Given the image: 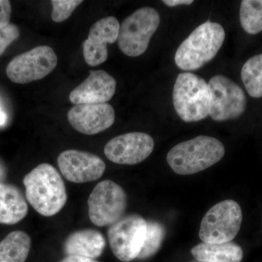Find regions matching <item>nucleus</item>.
I'll return each instance as SVG.
<instances>
[{
	"mask_svg": "<svg viewBox=\"0 0 262 262\" xmlns=\"http://www.w3.org/2000/svg\"><path fill=\"white\" fill-rule=\"evenodd\" d=\"M127 203L126 193L119 184L111 180L102 181L88 200L90 220L98 227L111 226L122 218Z\"/></svg>",
	"mask_w": 262,
	"mask_h": 262,
	"instance_id": "nucleus-7",
	"label": "nucleus"
},
{
	"mask_svg": "<svg viewBox=\"0 0 262 262\" xmlns=\"http://www.w3.org/2000/svg\"><path fill=\"white\" fill-rule=\"evenodd\" d=\"M5 169L3 168V165L0 164V182L3 180L5 177Z\"/></svg>",
	"mask_w": 262,
	"mask_h": 262,
	"instance_id": "nucleus-29",
	"label": "nucleus"
},
{
	"mask_svg": "<svg viewBox=\"0 0 262 262\" xmlns=\"http://www.w3.org/2000/svg\"><path fill=\"white\" fill-rule=\"evenodd\" d=\"M146 230L147 222L137 214L125 215L110 226L108 238L114 255L123 262L137 258L145 241Z\"/></svg>",
	"mask_w": 262,
	"mask_h": 262,
	"instance_id": "nucleus-8",
	"label": "nucleus"
},
{
	"mask_svg": "<svg viewBox=\"0 0 262 262\" xmlns=\"http://www.w3.org/2000/svg\"><path fill=\"white\" fill-rule=\"evenodd\" d=\"M173 101L176 112L184 122L201 121L209 115L208 84L194 74H179L174 84Z\"/></svg>",
	"mask_w": 262,
	"mask_h": 262,
	"instance_id": "nucleus-4",
	"label": "nucleus"
},
{
	"mask_svg": "<svg viewBox=\"0 0 262 262\" xmlns=\"http://www.w3.org/2000/svg\"><path fill=\"white\" fill-rule=\"evenodd\" d=\"M57 63L58 58L51 47L37 46L13 58L7 67L6 74L15 83H29L49 75Z\"/></svg>",
	"mask_w": 262,
	"mask_h": 262,
	"instance_id": "nucleus-10",
	"label": "nucleus"
},
{
	"mask_svg": "<svg viewBox=\"0 0 262 262\" xmlns=\"http://www.w3.org/2000/svg\"><path fill=\"white\" fill-rule=\"evenodd\" d=\"M82 3V0H53L51 1L53 7L52 20L56 23L64 21Z\"/></svg>",
	"mask_w": 262,
	"mask_h": 262,
	"instance_id": "nucleus-23",
	"label": "nucleus"
},
{
	"mask_svg": "<svg viewBox=\"0 0 262 262\" xmlns=\"http://www.w3.org/2000/svg\"><path fill=\"white\" fill-rule=\"evenodd\" d=\"M120 27L118 20L114 16L100 19L93 24L89 37L82 43L84 61L88 64L96 67L106 61L107 44L116 42Z\"/></svg>",
	"mask_w": 262,
	"mask_h": 262,
	"instance_id": "nucleus-13",
	"label": "nucleus"
},
{
	"mask_svg": "<svg viewBox=\"0 0 262 262\" xmlns=\"http://www.w3.org/2000/svg\"><path fill=\"white\" fill-rule=\"evenodd\" d=\"M60 262H98L93 258L82 257L77 256H67Z\"/></svg>",
	"mask_w": 262,
	"mask_h": 262,
	"instance_id": "nucleus-26",
	"label": "nucleus"
},
{
	"mask_svg": "<svg viewBox=\"0 0 262 262\" xmlns=\"http://www.w3.org/2000/svg\"><path fill=\"white\" fill-rule=\"evenodd\" d=\"M116 91V80L103 70L90 71L89 77L70 94L75 105L106 103Z\"/></svg>",
	"mask_w": 262,
	"mask_h": 262,
	"instance_id": "nucleus-15",
	"label": "nucleus"
},
{
	"mask_svg": "<svg viewBox=\"0 0 262 262\" xmlns=\"http://www.w3.org/2000/svg\"><path fill=\"white\" fill-rule=\"evenodd\" d=\"M191 253L201 262H241L244 257L242 248L232 242L201 243L193 247Z\"/></svg>",
	"mask_w": 262,
	"mask_h": 262,
	"instance_id": "nucleus-18",
	"label": "nucleus"
},
{
	"mask_svg": "<svg viewBox=\"0 0 262 262\" xmlns=\"http://www.w3.org/2000/svg\"><path fill=\"white\" fill-rule=\"evenodd\" d=\"M165 236V227L161 224L155 221L148 222L145 241L137 258L146 259L154 256L161 248Z\"/></svg>",
	"mask_w": 262,
	"mask_h": 262,
	"instance_id": "nucleus-22",
	"label": "nucleus"
},
{
	"mask_svg": "<svg viewBox=\"0 0 262 262\" xmlns=\"http://www.w3.org/2000/svg\"><path fill=\"white\" fill-rule=\"evenodd\" d=\"M225 154V146L220 140L200 136L173 146L167 155V162L176 173L192 175L219 163Z\"/></svg>",
	"mask_w": 262,
	"mask_h": 262,
	"instance_id": "nucleus-2",
	"label": "nucleus"
},
{
	"mask_svg": "<svg viewBox=\"0 0 262 262\" xmlns=\"http://www.w3.org/2000/svg\"><path fill=\"white\" fill-rule=\"evenodd\" d=\"M106 241L99 231L93 229L76 231L67 237L63 250L67 256L96 258L102 254Z\"/></svg>",
	"mask_w": 262,
	"mask_h": 262,
	"instance_id": "nucleus-16",
	"label": "nucleus"
},
{
	"mask_svg": "<svg viewBox=\"0 0 262 262\" xmlns=\"http://www.w3.org/2000/svg\"><path fill=\"white\" fill-rule=\"evenodd\" d=\"M11 4L8 0H0V27L10 24L11 17Z\"/></svg>",
	"mask_w": 262,
	"mask_h": 262,
	"instance_id": "nucleus-25",
	"label": "nucleus"
},
{
	"mask_svg": "<svg viewBox=\"0 0 262 262\" xmlns=\"http://www.w3.org/2000/svg\"><path fill=\"white\" fill-rule=\"evenodd\" d=\"M225 31L220 24H201L179 46L176 64L183 71H194L211 61L225 42Z\"/></svg>",
	"mask_w": 262,
	"mask_h": 262,
	"instance_id": "nucleus-3",
	"label": "nucleus"
},
{
	"mask_svg": "<svg viewBox=\"0 0 262 262\" xmlns=\"http://www.w3.org/2000/svg\"><path fill=\"white\" fill-rule=\"evenodd\" d=\"M19 36L20 30L15 24L10 23L5 27H0V56L8 46L18 39Z\"/></svg>",
	"mask_w": 262,
	"mask_h": 262,
	"instance_id": "nucleus-24",
	"label": "nucleus"
},
{
	"mask_svg": "<svg viewBox=\"0 0 262 262\" xmlns=\"http://www.w3.org/2000/svg\"><path fill=\"white\" fill-rule=\"evenodd\" d=\"M243 213L237 202L227 200L208 210L201 222L199 237L206 244L231 242L238 234Z\"/></svg>",
	"mask_w": 262,
	"mask_h": 262,
	"instance_id": "nucleus-6",
	"label": "nucleus"
},
{
	"mask_svg": "<svg viewBox=\"0 0 262 262\" xmlns=\"http://www.w3.org/2000/svg\"><path fill=\"white\" fill-rule=\"evenodd\" d=\"M154 147V140L149 134L127 133L108 141L104 147V154L113 163L136 165L146 160Z\"/></svg>",
	"mask_w": 262,
	"mask_h": 262,
	"instance_id": "nucleus-11",
	"label": "nucleus"
},
{
	"mask_svg": "<svg viewBox=\"0 0 262 262\" xmlns=\"http://www.w3.org/2000/svg\"><path fill=\"white\" fill-rule=\"evenodd\" d=\"M28 205L18 187L0 182V224L15 225L27 216Z\"/></svg>",
	"mask_w": 262,
	"mask_h": 262,
	"instance_id": "nucleus-17",
	"label": "nucleus"
},
{
	"mask_svg": "<svg viewBox=\"0 0 262 262\" xmlns=\"http://www.w3.org/2000/svg\"><path fill=\"white\" fill-rule=\"evenodd\" d=\"M160 22L159 13L154 8L146 7L136 10L120 25L119 48L127 56H141L149 47Z\"/></svg>",
	"mask_w": 262,
	"mask_h": 262,
	"instance_id": "nucleus-5",
	"label": "nucleus"
},
{
	"mask_svg": "<svg viewBox=\"0 0 262 262\" xmlns=\"http://www.w3.org/2000/svg\"><path fill=\"white\" fill-rule=\"evenodd\" d=\"M163 3L168 7H176L178 5H191L194 3V1L192 0H164Z\"/></svg>",
	"mask_w": 262,
	"mask_h": 262,
	"instance_id": "nucleus-27",
	"label": "nucleus"
},
{
	"mask_svg": "<svg viewBox=\"0 0 262 262\" xmlns=\"http://www.w3.org/2000/svg\"><path fill=\"white\" fill-rule=\"evenodd\" d=\"M241 79L251 97H262V54L253 56L245 63Z\"/></svg>",
	"mask_w": 262,
	"mask_h": 262,
	"instance_id": "nucleus-20",
	"label": "nucleus"
},
{
	"mask_svg": "<svg viewBox=\"0 0 262 262\" xmlns=\"http://www.w3.org/2000/svg\"><path fill=\"white\" fill-rule=\"evenodd\" d=\"M211 93L209 115L223 122L241 117L246 111L247 98L241 87L229 77L215 75L208 82Z\"/></svg>",
	"mask_w": 262,
	"mask_h": 262,
	"instance_id": "nucleus-9",
	"label": "nucleus"
},
{
	"mask_svg": "<svg viewBox=\"0 0 262 262\" xmlns=\"http://www.w3.org/2000/svg\"><path fill=\"white\" fill-rule=\"evenodd\" d=\"M58 165L64 178L77 184L97 180L106 170L104 162L97 155L76 149L61 152Z\"/></svg>",
	"mask_w": 262,
	"mask_h": 262,
	"instance_id": "nucleus-12",
	"label": "nucleus"
},
{
	"mask_svg": "<svg viewBox=\"0 0 262 262\" xmlns=\"http://www.w3.org/2000/svg\"><path fill=\"white\" fill-rule=\"evenodd\" d=\"M24 184L29 204L44 216L56 215L64 207L67 193L61 176L53 165L42 163L25 176Z\"/></svg>",
	"mask_w": 262,
	"mask_h": 262,
	"instance_id": "nucleus-1",
	"label": "nucleus"
},
{
	"mask_svg": "<svg viewBox=\"0 0 262 262\" xmlns=\"http://www.w3.org/2000/svg\"><path fill=\"white\" fill-rule=\"evenodd\" d=\"M239 20L248 34H256L262 32V0L241 2Z\"/></svg>",
	"mask_w": 262,
	"mask_h": 262,
	"instance_id": "nucleus-21",
	"label": "nucleus"
},
{
	"mask_svg": "<svg viewBox=\"0 0 262 262\" xmlns=\"http://www.w3.org/2000/svg\"><path fill=\"white\" fill-rule=\"evenodd\" d=\"M6 115H5L4 112H3V110H1V108H0V126L4 125L5 122H6Z\"/></svg>",
	"mask_w": 262,
	"mask_h": 262,
	"instance_id": "nucleus-28",
	"label": "nucleus"
},
{
	"mask_svg": "<svg viewBox=\"0 0 262 262\" xmlns=\"http://www.w3.org/2000/svg\"><path fill=\"white\" fill-rule=\"evenodd\" d=\"M67 117L75 130L86 135H95L113 125L115 113L107 103L80 104L71 108Z\"/></svg>",
	"mask_w": 262,
	"mask_h": 262,
	"instance_id": "nucleus-14",
	"label": "nucleus"
},
{
	"mask_svg": "<svg viewBox=\"0 0 262 262\" xmlns=\"http://www.w3.org/2000/svg\"><path fill=\"white\" fill-rule=\"evenodd\" d=\"M31 245L30 237L25 232H10L0 242V262H25Z\"/></svg>",
	"mask_w": 262,
	"mask_h": 262,
	"instance_id": "nucleus-19",
	"label": "nucleus"
}]
</instances>
